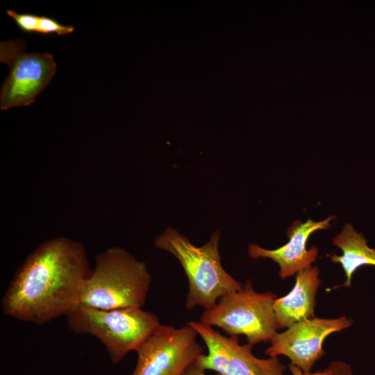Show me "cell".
Here are the masks:
<instances>
[{"mask_svg": "<svg viewBox=\"0 0 375 375\" xmlns=\"http://www.w3.org/2000/svg\"><path fill=\"white\" fill-rule=\"evenodd\" d=\"M84 246L67 237L41 243L15 272L2 298L4 315L44 324L67 316L81 303L89 276Z\"/></svg>", "mask_w": 375, "mask_h": 375, "instance_id": "1", "label": "cell"}, {"mask_svg": "<svg viewBox=\"0 0 375 375\" xmlns=\"http://www.w3.org/2000/svg\"><path fill=\"white\" fill-rule=\"evenodd\" d=\"M220 233L214 232L208 242L197 247L176 229L168 227L154 240L156 247L172 253L181 263L189 283L185 308L208 310L219 299L240 290L243 285L222 265L219 252Z\"/></svg>", "mask_w": 375, "mask_h": 375, "instance_id": "2", "label": "cell"}, {"mask_svg": "<svg viewBox=\"0 0 375 375\" xmlns=\"http://www.w3.org/2000/svg\"><path fill=\"white\" fill-rule=\"evenodd\" d=\"M151 283L143 261L124 249L108 248L96 257L81 290V303L103 310L142 308Z\"/></svg>", "mask_w": 375, "mask_h": 375, "instance_id": "3", "label": "cell"}, {"mask_svg": "<svg viewBox=\"0 0 375 375\" xmlns=\"http://www.w3.org/2000/svg\"><path fill=\"white\" fill-rule=\"evenodd\" d=\"M69 329L97 338L113 364L137 349L162 325L158 317L142 308L98 309L80 303L66 316Z\"/></svg>", "mask_w": 375, "mask_h": 375, "instance_id": "4", "label": "cell"}, {"mask_svg": "<svg viewBox=\"0 0 375 375\" xmlns=\"http://www.w3.org/2000/svg\"><path fill=\"white\" fill-rule=\"evenodd\" d=\"M272 292H258L251 281L242 288L220 297L211 308L204 310L200 322L217 326L230 336L243 335L251 345L271 342L278 329Z\"/></svg>", "mask_w": 375, "mask_h": 375, "instance_id": "5", "label": "cell"}, {"mask_svg": "<svg viewBox=\"0 0 375 375\" xmlns=\"http://www.w3.org/2000/svg\"><path fill=\"white\" fill-rule=\"evenodd\" d=\"M0 61L10 69L1 88V110L34 103L56 72L52 54L27 52L21 39L0 42Z\"/></svg>", "mask_w": 375, "mask_h": 375, "instance_id": "6", "label": "cell"}, {"mask_svg": "<svg viewBox=\"0 0 375 375\" xmlns=\"http://www.w3.org/2000/svg\"><path fill=\"white\" fill-rule=\"evenodd\" d=\"M187 324L196 331L208 349L194 362L202 369L222 375H286V367L278 357L257 358L252 353L253 345L241 344L237 336L226 337L201 322Z\"/></svg>", "mask_w": 375, "mask_h": 375, "instance_id": "7", "label": "cell"}, {"mask_svg": "<svg viewBox=\"0 0 375 375\" xmlns=\"http://www.w3.org/2000/svg\"><path fill=\"white\" fill-rule=\"evenodd\" d=\"M197 335L187 324L178 328L164 325L135 351L137 362L131 375H183L203 353Z\"/></svg>", "mask_w": 375, "mask_h": 375, "instance_id": "8", "label": "cell"}, {"mask_svg": "<svg viewBox=\"0 0 375 375\" xmlns=\"http://www.w3.org/2000/svg\"><path fill=\"white\" fill-rule=\"evenodd\" d=\"M353 324L345 316L337 318L313 317L295 323L285 331L276 333L265 353L269 357L284 356L305 373L312 372L315 363L324 355L323 344L332 333Z\"/></svg>", "mask_w": 375, "mask_h": 375, "instance_id": "9", "label": "cell"}, {"mask_svg": "<svg viewBox=\"0 0 375 375\" xmlns=\"http://www.w3.org/2000/svg\"><path fill=\"white\" fill-rule=\"evenodd\" d=\"M335 218L314 222L308 219L306 222L295 221L287 231L288 242L276 249H266L256 244L248 247L249 256L253 259L269 258L280 267L279 276L282 279L292 276L299 272L311 267L318 255V249L313 246L307 249V242L312 233L318 230L326 229Z\"/></svg>", "mask_w": 375, "mask_h": 375, "instance_id": "10", "label": "cell"}, {"mask_svg": "<svg viewBox=\"0 0 375 375\" xmlns=\"http://www.w3.org/2000/svg\"><path fill=\"white\" fill-rule=\"evenodd\" d=\"M319 273L316 266L299 272L292 290L276 299L274 310L278 328H288L314 317L316 296L321 285Z\"/></svg>", "mask_w": 375, "mask_h": 375, "instance_id": "11", "label": "cell"}, {"mask_svg": "<svg viewBox=\"0 0 375 375\" xmlns=\"http://www.w3.org/2000/svg\"><path fill=\"white\" fill-rule=\"evenodd\" d=\"M333 244L342 250V254L331 255L330 259L334 263L340 264L346 275L345 282L335 288H350L352 276L359 267L365 265L375 267V249L368 247L365 236L358 233L351 224H347L342 227L333 238Z\"/></svg>", "mask_w": 375, "mask_h": 375, "instance_id": "12", "label": "cell"}, {"mask_svg": "<svg viewBox=\"0 0 375 375\" xmlns=\"http://www.w3.org/2000/svg\"><path fill=\"white\" fill-rule=\"evenodd\" d=\"M74 27L72 25L62 24L56 19L42 15L39 18L38 33L43 35L57 34L65 35L73 33Z\"/></svg>", "mask_w": 375, "mask_h": 375, "instance_id": "13", "label": "cell"}, {"mask_svg": "<svg viewBox=\"0 0 375 375\" xmlns=\"http://www.w3.org/2000/svg\"><path fill=\"white\" fill-rule=\"evenodd\" d=\"M6 12L19 30L26 33H38L40 16L32 13H19L13 10H7Z\"/></svg>", "mask_w": 375, "mask_h": 375, "instance_id": "14", "label": "cell"}, {"mask_svg": "<svg viewBox=\"0 0 375 375\" xmlns=\"http://www.w3.org/2000/svg\"><path fill=\"white\" fill-rule=\"evenodd\" d=\"M332 375H354L351 366L341 360H332L327 367Z\"/></svg>", "mask_w": 375, "mask_h": 375, "instance_id": "15", "label": "cell"}, {"mask_svg": "<svg viewBox=\"0 0 375 375\" xmlns=\"http://www.w3.org/2000/svg\"><path fill=\"white\" fill-rule=\"evenodd\" d=\"M288 369L291 373V375H332L331 372L328 368H326L325 369L322 371H318L313 373L312 372L305 373L299 367L290 363L288 365Z\"/></svg>", "mask_w": 375, "mask_h": 375, "instance_id": "16", "label": "cell"}, {"mask_svg": "<svg viewBox=\"0 0 375 375\" xmlns=\"http://www.w3.org/2000/svg\"><path fill=\"white\" fill-rule=\"evenodd\" d=\"M183 375H208L206 371L197 366L194 363L190 365L185 372ZM216 375H222V374L217 373Z\"/></svg>", "mask_w": 375, "mask_h": 375, "instance_id": "17", "label": "cell"}]
</instances>
